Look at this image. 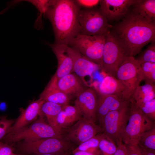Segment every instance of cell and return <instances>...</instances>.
I'll return each instance as SVG.
<instances>
[{"label":"cell","mask_w":155,"mask_h":155,"mask_svg":"<svg viewBox=\"0 0 155 155\" xmlns=\"http://www.w3.org/2000/svg\"><path fill=\"white\" fill-rule=\"evenodd\" d=\"M14 150L11 145L0 142V155H9L14 152Z\"/></svg>","instance_id":"obj_33"},{"label":"cell","mask_w":155,"mask_h":155,"mask_svg":"<svg viewBox=\"0 0 155 155\" xmlns=\"http://www.w3.org/2000/svg\"><path fill=\"white\" fill-rule=\"evenodd\" d=\"M67 49L73 61L72 72H74L84 83L85 77L92 78L94 73L100 69L98 65L87 58L75 49L67 45Z\"/></svg>","instance_id":"obj_13"},{"label":"cell","mask_w":155,"mask_h":155,"mask_svg":"<svg viewBox=\"0 0 155 155\" xmlns=\"http://www.w3.org/2000/svg\"><path fill=\"white\" fill-rule=\"evenodd\" d=\"M135 59L140 64L145 62L155 63V42H151L141 54Z\"/></svg>","instance_id":"obj_28"},{"label":"cell","mask_w":155,"mask_h":155,"mask_svg":"<svg viewBox=\"0 0 155 155\" xmlns=\"http://www.w3.org/2000/svg\"><path fill=\"white\" fill-rule=\"evenodd\" d=\"M124 89L115 77L108 75L100 83L98 90L99 95H115L123 99Z\"/></svg>","instance_id":"obj_21"},{"label":"cell","mask_w":155,"mask_h":155,"mask_svg":"<svg viewBox=\"0 0 155 155\" xmlns=\"http://www.w3.org/2000/svg\"><path fill=\"white\" fill-rule=\"evenodd\" d=\"M128 57L115 34L109 31L105 35L100 69L115 77L119 67Z\"/></svg>","instance_id":"obj_5"},{"label":"cell","mask_w":155,"mask_h":155,"mask_svg":"<svg viewBox=\"0 0 155 155\" xmlns=\"http://www.w3.org/2000/svg\"><path fill=\"white\" fill-rule=\"evenodd\" d=\"M60 155H72L71 152H67L61 154Z\"/></svg>","instance_id":"obj_39"},{"label":"cell","mask_w":155,"mask_h":155,"mask_svg":"<svg viewBox=\"0 0 155 155\" xmlns=\"http://www.w3.org/2000/svg\"><path fill=\"white\" fill-rule=\"evenodd\" d=\"M139 0H100L99 9L108 21L117 20L125 17L129 7Z\"/></svg>","instance_id":"obj_14"},{"label":"cell","mask_w":155,"mask_h":155,"mask_svg":"<svg viewBox=\"0 0 155 155\" xmlns=\"http://www.w3.org/2000/svg\"><path fill=\"white\" fill-rule=\"evenodd\" d=\"M60 91L68 96L77 97L86 89L85 84L81 79L74 73H70L56 81L51 80Z\"/></svg>","instance_id":"obj_17"},{"label":"cell","mask_w":155,"mask_h":155,"mask_svg":"<svg viewBox=\"0 0 155 155\" xmlns=\"http://www.w3.org/2000/svg\"><path fill=\"white\" fill-rule=\"evenodd\" d=\"M98 97L96 92L93 89H86L78 96L74 105L82 118L95 122Z\"/></svg>","instance_id":"obj_12"},{"label":"cell","mask_w":155,"mask_h":155,"mask_svg":"<svg viewBox=\"0 0 155 155\" xmlns=\"http://www.w3.org/2000/svg\"><path fill=\"white\" fill-rule=\"evenodd\" d=\"M143 81L145 84H155V63L145 62L141 64Z\"/></svg>","instance_id":"obj_26"},{"label":"cell","mask_w":155,"mask_h":155,"mask_svg":"<svg viewBox=\"0 0 155 155\" xmlns=\"http://www.w3.org/2000/svg\"><path fill=\"white\" fill-rule=\"evenodd\" d=\"M50 46L57 60V67L51 80L56 81L59 79L72 72L73 61L69 54L67 45L55 43L50 44Z\"/></svg>","instance_id":"obj_15"},{"label":"cell","mask_w":155,"mask_h":155,"mask_svg":"<svg viewBox=\"0 0 155 155\" xmlns=\"http://www.w3.org/2000/svg\"><path fill=\"white\" fill-rule=\"evenodd\" d=\"M75 1L81 8L90 9L96 7L99 4L100 0H75Z\"/></svg>","instance_id":"obj_32"},{"label":"cell","mask_w":155,"mask_h":155,"mask_svg":"<svg viewBox=\"0 0 155 155\" xmlns=\"http://www.w3.org/2000/svg\"><path fill=\"white\" fill-rule=\"evenodd\" d=\"M5 117H6V116H0V119H1Z\"/></svg>","instance_id":"obj_40"},{"label":"cell","mask_w":155,"mask_h":155,"mask_svg":"<svg viewBox=\"0 0 155 155\" xmlns=\"http://www.w3.org/2000/svg\"><path fill=\"white\" fill-rule=\"evenodd\" d=\"M138 147L142 155H155L154 150L146 149L139 147Z\"/></svg>","instance_id":"obj_37"},{"label":"cell","mask_w":155,"mask_h":155,"mask_svg":"<svg viewBox=\"0 0 155 155\" xmlns=\"http://www.w3.org/2000/svg\"><path fill=\"white\" fill-rule=\"evenodd\" d=\"M125 146L127 155H142L137 145L128 144Z\"/></svg>","instance_id":"obj_35"},{"label":"cell","mask_w":155,"mask_h":155,"mask_svg":"<svg viewBox=\"0 0 155 155\" xmlns=\"http://www.w3.org/2000/svg\"><path fill=\"white\" fill-rule=\"evenodd\" d=\"M133 6L132 11L148 22L155 24V0H140Z\"/></svg>","instance_id":"obj_22"},{"label":"cell","mask_w":155,"mask_h":155,"mask_svg":"<svg viewBox=\"0 0 155 155\" xmlns=\"http://www.w3.org/2000/svg\"><path fill=\"white\" fill-rule=\"evenodd\" d=\"M105 136L103 133L98 134L76 146L73 150L87 151L98 148L101 140Z\"/></svg>","instance_id":"obj_27"},{"label":"cell","mask_w":155,"mask_h":155,"mask_svg":"<svg viewBox=\"0 0 155 155\" xmlns=\"http://www.w3.org/2000/svg\"><path fill=\"white\" fill-rule=\"evenodd\" d=\"M154 98H155V84H145L137 88L131 99L139 106Z\"/></svg>","instance_id":"obj_24"},{"label":"cell","mask_w":155,"mask_h":155,"mask_svg":"<svg viewBox=\"0 0 155 155\" xmlns=\"http://www.w3.org/2000/svg\"><path fill=\"white\" fill-rule=\"evenodd\" d=\"M99 155H113L117 149V145L105 136L100 141L98 145Z\"/></svg>","instance_id":"obj_29"},{"label":"cell","mask_w":155,"mask_h":155,"mask_svg":"<svg viewBox=\"0 0 155 155\" xmlns=\"http://www.w3.org/2000/svg\"><path fill=\"white\" fill-rule=\"evenodd\" d=\"M115 77L124 88L123 99L129 100L143 81L141 65L133 57H128L119 67Z\"/></svg>","instance_id":"obj_7"},{"label":"cell","mask_w":155,"mask_h":155,"mask_svg":"<svg viewBox=\"0 0 155 155\" xmlns=\"http://www.w3.org/2000/svg\"><path fill=\"white\" fill-rule=\"evenodd\" d=\"M105 35L87 36L79 34L68 46L79 51L100 67Z\"/></svg>","instance_id":"obj_10"},{"label":"cell","mask_w":155,"mask_h":155,"mask_svg":"<svg viewBox=\"0 0 155 155\" xmlns=\"http://www.w3.org/2000/svg\"><path fill=\"white\" fill-rule=\"evenodd\" d=\"M126 101L117 95H99L97 99L96 117L100 127L106 115L119 109Z\"/></svg>","instance_id":"obj_18"},{"label":"cell","mask_w":155,"mask_h":155,"mask_svg":"<svg viewBox=\"0 0 155 155\" xmlns=\"http://www.w3.org/2000/svg\"><path fill=\"white\" fill-rule=\"evenodd\" d=\"M63 106L55 103L44 101L40 108L41 112L46 117L48 124L61 135L57 125V119Z\"/></svg>","instance_id":"obj_23"},{"label":"cell","mask_w":155,"mask_h":155,"mask_svg":"<svg viewBox=\"0 0 155 155\" xmlns=\"http://www.w3.org/2000/svg\"><path fill=\"white\" fill-rule=\"evenodd\" d=\"M128 120L121 136L125 144L137 145L141 135L155 126L154 121L143 114L131 99Z\"/></svg>","instance_id":"obj_4"},{"label":"cell","mask_w":155,"mask_h":155,"mask_svg":"<svg viewBox=\"0 0 155 155\" xmlns=\"http://www.w3.org/2000/svg\"><path fill=\"white\" fill-rule=\"evenodd\" d=\"M40 98L44 101L49 102L63 106L68 104L70 98L59 90L54 83L49 81L40 94Z\"/></svg>","instance_id":"obj_20"},{"label":"cell","mask_w":155,"mask_h":155,"mask_svg":"<svg viewBox=\"0 0 155 155\" xmlns=\"http://www.w3.org/2000/svg\"><path fill=\"white\" fill-rule=\"evenodd\" d=\"M130 102L126 100L119 109L107 114L100 126L106 137L115 144L121 139L128 120Z\"/></svg>","instance_id":"obj_9"},{"label":"cell","mask_w":155,"mask_h":155,"mask_svg":"<svg viewBox=\"0 0 155 155\" xmlns=\"http://www.w3.org/2000/svg\"><path fill=\"white\" fill-rule=\"evenodd\" d=\"M80 34L87 36L105 35L111 25L99 8H81L79 15Z\"/></svg>","instance_id":"obj_8"},{"label":"cell","mask_w":155,"mask_h":155,"mask_svg":"<svg viewBox=\"0 0 155 155\" xmlns=\"http://www.w3.org/2000/svg\"><path fill=\"white\" fill-rule=\"evenodd\" d=\"M44 101L40 98L30 103L26 108L20 109V114L8 133H12L26 127L35 120L41 113L40 108Z\"/></svg>","instance_id":"obj_16"},{"label":"cell","mask_w":155,"mask_h":155,"mask_svg":"<svg viewBox=\"0 0 155 155\" xmlns=\"http://www.w3.org/2000/svg\"><path fill=\"white\" fill-rule=\"evenodd\" d=\"M137 145L140 148L155 151V126L142 134Z\"/></svg>","instance_id":"obj_25"},{"label":"cell","mask_w":155,"mask_h":155,"mask_svg":"<svg viewBox=\"0 0 155 155\" xmlns=\"http://www.w3.org/2000/svg\"><path fill=\"white\" fill-rule=\"evenodd\" d=\"M17 146L22 154H32L71 152L76 146L63 136L60 137L22 141Z\"/></svg>","instance_id":"obj_3"},{"label":"cell","mask_w":155,"mask_h":155,"mask_svg":"<svg viewBox=\"0 0 155 155\" xmlns=\"http://www.w3.org/2000/svg\"><path fill=\"white\" fill-rule=\"evenodd\" d=\"M39 116L36 121L12 133H8L3 139V142L10 145L23 140L52 137H60L63 135L57 132Z\"/></svg>","instance_id":"obj_6"},{"label":"cell","mask_w":155,"mask_h":155,"mask_svg":"<svg viewBox=\"0 0 155 155\" xmlns=\"http://www.w3.org/2000/svg\"><path fill=\"white\" fill-rule=\"evenodd\" d=\"M82 118L74 105L68 104L63 106L57 119L58 127L62 135L64 130L69 127Z\"/></svg>","instance_id":"obj_19"},{"label":"cell","mask_w":155,"mask_h":155,"mask_svg":"<svg viewBox=\"0 0 155 155\" xmlns=\"http://www.w3.org/2000/svg\"><path fill=\"white\" fill-rule=\"evenodd\" d=\"M65 153H61L55 154H32L29 155H60L61 154Z\"/></svg>","instance_id":"obj_38"},{"label":"cell","mask_w":155,"mask_h":155,"mask_svg":"<svg viewBox=\"0 0 155 155\" xmlns=\"http://www.w3.org/2000/svg\"><path fill=\"white\" fill-rule=\"evenodd\" d=\"M16 155H25L23 154H16Z\"/></svg>","instance_id":"obj_41"},{"label":"cell","mask_w":155,"mask_h":155,"mask_svg":"<svg viewBox=\"0 0 155 155\" xmlns=\"http://www.w3.org/2000/svg\"><path fill=\"white\" fill-rule=\"evenodd\" d=\"M81 9L75 0H49L44 14L51 24L55 43L69 46L80 34L79 15Z\"/></svg>","instance_id":"obj_1"},{"label":"cell","mask_w":155,"mask_h":155,"mask_svg":"<svg viewBox=\"0 0 155 155\" xmlns=\"http://www.w3.org/2000/svg\"><path fill=\"white\" fill-rule=\"evenodd\" d=\"M137 106L143 114L152 120H155V98Z\"/></svg>","instance_id":"obj_30"},{"label":"cell","mask_w":155,"mask_h":155,"mask_svg":"<svg viewBox=\"0 0 155 155\" xmlns=\"http://www.w3.org/2000/svg\"><path fill=\"white\" fill-rule=\"evenodd\" d=\"M113 33L127 55L134 57L148 43L155 42V24L132 11L127 13Z\"/></svg>","instance_id":"obj_2"},{"label":"cell","mask_w":155,"mask_h":155,"mask_svg":"<svg viewBox=\"0 0 155 155\" xmlns=\"http://www.w3.org/2000/svg\"><path fill=\"white\" fill-rule=\"evenodd\" d=\"M15 121L7 119L6 117L0 119V141L9 133Z\"/></svg>","instance_id":"obj_31"},{"label":"cell","mask_w":155,"mask_h":155,"mask_svg":"<svg viewBox=\"0 0 155 155\" xmlns=\"http://www.w3.org/2000/svg\"><path fill=\"white\" fill-rule=\"evenodd\" d=\"M117 149L113 155H127L126 146L120 139L116 142Z\"/></svg>","instance_id":"obj_34"},{"label":"cell","mask_w":155,"mask_h":155,"mask_svg":"<svg viewBox=\"0 0 155 155\" xmlns=\"http://www.w3.org/2000/svg\"><path fill=\"white\" fill-rule=\"evenodd\" d=\"M102 131L95 122L82 118L67 129L62 135L75 146L94 137Z\"/></svg>","instance_id":"obj_11"},{"label":"cell","mask_w":155,"mask_h":155,"mask_svg":"<svg viewBox=\"0 0 155 155\" xmlns=\"http://www.w3.org/2000/svg\"><path fill=\"white\" fill-rule=\"evenodd\" d=\"M72 155H99V154H95L87 151L73 150L71 152Z\"/></svg>","instance_id":"obj_36"}]
</instances>
